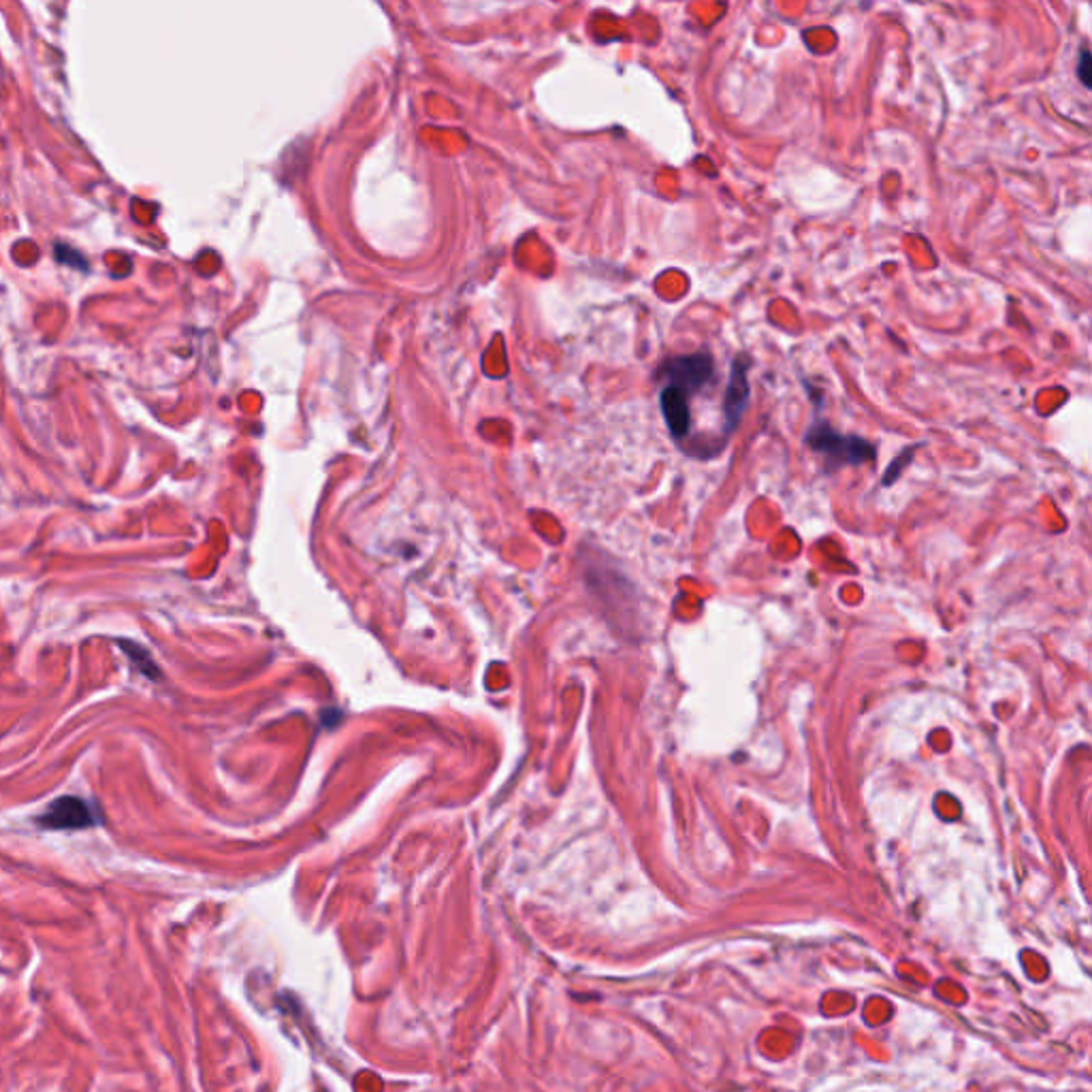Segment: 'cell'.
Wrapping results in <instances>:
<instances>
[{
  "label": "cell",
  "mask_w": 1092,
  "mask_h": 1092,
  "mask_svg": "<svg viewBox=\"0 0 1092 1092\" xmlns=\"http://www.w3.org/2000/svg\"><path fill=\"white\" fill-rule=\"evenodd\" d=\"M751 361L747 357H738L732 361V369H730V380H728V389H726V395H724V427H726V434L734 432L747 406H749V380H747V369H749Z\"/></svg>",
  "instance_id": "cell-4"
},
{
  "label": "cell",
  "mask_w": 1092,
  "mask_h": 1092,
  "mask_svg": "<svg viewBox=\"0 0 1092 1092\" xmlns=\"http://www.w3.org/2000/svg\"><path fill=\"white\" fill-rule=\"evenodd\" d=\"M912 453H914V448H912V451H907V453H903V455H900V457H898V459L894 461V465L890 467V471H885V479H883V485H890V483H894V481H896V477H898V471H900V467H903V463L907 465V461H909Z\"/></svg>",
  "instance_id": "cell-7"
},
{
  "label": "cell",
  "mask_w": 1092,
  "mask_h": 1092,
  "mask_svg": "<svg viewBox=\"0 0 1092 1092\" xmlns=\"http://www.w3.org/2000/svg\"><path fill=\"white\" fill-rule=\"evenodd\" d=\"M804 442L809 444L816 453H820L830 467L841 465H860L875 459V446L858 436H843L834 432L832 427L824 420H816L809 432L804 436Z\"/></svg>",
  "instance_id": "cell-1"
},
{
  "label": "cell",
  "mask_w": 1092,
  "mask_h": 1092,
  "mask_svg": "<svg viewBox=\"0 0 1092 1092\" xmlns=\"http://www.w3.org/2000/svg\"><path fill=\"white\" fill-rule=\"evenodd\" d=\"M99 822L92 806L77 796H63L54 800L39 818V824L50 830H83Z\"/></svg>",
  "instance_id": "cell-3"
},
{
  "label": "cell",
  "mask_w": 1092,
  "mask_h": 1092,
  "mask_svg": "<svg viewBox=\"0 0 1092 1092\" xmlns=\"http://www.w3.org/2000/svg\"><path fill=\"white\" fill-rule=\"evenodd\" d=\"M691 397H694L691 393H687L685 389L673 383H663L661 387V393H659L661 414H663V420H666L669 424L671 436L677 440H683L689 434V427H691L689 399Z\"/></svg>",
  "instance_id": "cell-5"
},
{
  "label": "cell",
  "mask_w": 1092,
  "mask_h": 1092,
  "mask_svg": "<svg viewBox=\"0 0 1092 1092\" xmlns=\"http://www.w3.org/2000/svg\"><path fill=\"white\" fill-rule=\"evenodd\" d=\"M659 378L663 383H673L685 389L687 393L696 395L715 380V363L706 353L675 357L661 365Z\"/></svg>",
  "instance_id": "cell-2"
},
{
  "label": "cell",
  "mask_w": 1092,
  "mask_h": 1092,
  "mask_svg": "<svg viewBox=\"0 0 1092 1092\" xmlns=\"http://www.w3.org/2000/svg\"><path fill=\"white\" fill-rule=\"evenodd\" d=\"M1077 75L1082 79V83L1086 88L1092 86V79H1090V52L1088 50H1082L1079 54V65H1077Z\"/></svg>",
  "instance_id": "cell-6"
}]
</instances>
